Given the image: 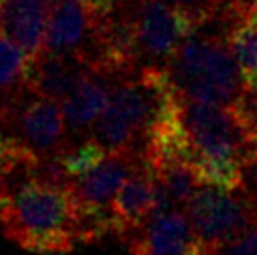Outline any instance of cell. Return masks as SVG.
<instances>
[{
    "mask_svg": "<svg viewBox=\"0 0 257 255\" xmlns=\"http://www.w3.org/2000/svg\"><path fill=\"white\" fill-rule=\"evenodd\" d=\"M79 4H83L85 8H88L90 12L98 15H109L116 12L118 6L122 4V0H75Z\"/></svg>",
    "mask_w": 257,
    "mask_h": 255,
    "instance_id": "44dd1931",
    "label": "cell"
},
{
    "mask_svg": "<svg viewBox=\"0 0 257 255\" xmlns=\"http://www.w3.org/2000/svg\"><path fill=\"white\" fill-rule=\"evenodd\" d=\"M111 88V77L92 70L86 71L75 88L60 101L68 128L83 134L96 126L109 103Z\"/></svg>",
    "mask_w": 257,
    "mask_h": 255,
    "instance_id": "7c38bea8",
    "label": "cell"
},
{
    "mask_svg": "<svg viewBox=\"0 0 257 255\" xmlns=\"http://www.w3.org/2000/svg\"><path fill=\"white\" fill-rule=\"evenodd\" d=\"M225 40L242 71L246 88L257 90V14L233 19L225 29Z\"/></svg>",
    "mask_w": 257,
    "mask_h": 255,
    "instance_id": "9a60e30c",
    "label": "cell"
},
{
    "mask_svg": "<svg viewBox=\"0 0 257 255\" xmlns=\"http://www.w3.org/2000/svg\"><path fill=\"white\" fill-rule=\"evenodd\" d=\"M136 43L139 62L165 66L180 45L201 30V23L184 10L171 6L165 0H122Z\"/></svg>",
    "mask_w": 257,
    "mask_h": 255,
    "instance_id": "5b68a950",
    "label": "cell"
},
{
    "mask_svg": "<svg viewBox=\"0 0 257 255\" xmlns=\"http://www.w3.org/2000/svg\"><path fill=\"white\" fill-rule=\"evenodd\" d=\"M171 6L184 10L193 19L201 23V27H207L218 17H223L225 0H165Z\"/></svg>",
    "mask_w": 257,
    "mask_h": 255,
    "instance_id": "ac0fdd59",
    "label": "cell"
},
{
    "mask_svg": "<svg viewBox=\"0 0 257 255\" xmlns=\"http://www.w3.org/2000/svg\"><path fill=\"white\" fill-rule=\"evenodd\" d=\"M55 0H0V29L32 58L43 53Z\"/></svg>",
    "mask_w": 257,
    "mask_h": 255,
    "instance_id": "8fae6325",
    "label": "cell"
},
{
    "mask_svg": "<svg viewBox=\"0 0 257 255\" xmlns=\"http://www.w3.org/2000/svg\"><path fill=\"white\" fill-rule=\"evenodd\" d=\"M34 58L0 29V101L29 88Z\"/></svg>",
    "mask_w": 257,
    "mask_h": 255,
    "instance_id": "5bb4252c",
    "label": "cell"
},
{
    "mask_svg": "<svg viewBox=\"0 0 257 255\" xmlns=\"http://www.w3.org/2000/svg\"><path fill=\"white\" fill-rule=\"evenodd\" d=\"M180 126L201 184L242 186V162L257 147V130L236 107L180 98Z\"/></svg>",
    "mask_w": 257,
    "mask_h": 255,
    "instance_id": "7a4b0ae2",
    "label": "cell"
},
{
    "mask_svg": "<svg viewBox=\"0 0 257 255\" xmlns=\"http://www.w3.org/2000/svg\"><path fill=\"white\" fill-rule=\"evenodd\" d=\"M195 240L221 248L257 221V205L240 188L201 184L186 206Z\"/></svg>",
    "mask_w": 257,
    "mask_h": 255,
    "instance_id": "8992f818",
    "label": "cell"
},
{
    "mask_svg": "<svg viewBox=\"0 0 257 255\" xmlns=\"http://www.w3.org/2000/svg\"><path fill=\"white\" fill-rule=\"evenodd\" d=\"M184 255H221V251H220V248L203 244V242L195 240L192 236V240L188 242V248H186Z\"/></svg>",
    "mask_w": 257,
    "mask_h": 255,
    "instance_id": "7402d4cb",
    "label": "cell"
},
{
    "mask_svg": "<svg viewBox=\"0 0 257 255\" xmlns=\"http://www.w3.org/2000/svg\"><path fill=\"white\" fill-rule=\"evenodd\" d=\"M0 229L30 253H70L83 244V221L70 182L36 169L0 180Z\"/></svg>",
    "mask_w": 257,
    "mask_h": 255,
    "instance_id": "6da1fadb",
    "label": "cell"
},
{
    "mask_svg": "<svg viewBox=\"0 0 257 255\" xmlns=\"http://www.w3.org/2000/svg\"><path fill=\"white\" fill-rule=\"evenodd\" d=\"M242 190L257 205V147L250 150L242 162Z\"/></svg>",
    "mask_w": 257,
    "mask_h": 255,
    "instance_id": "d6986e66",
    "label": "cell"
},
{
    "mask_svg": "<svg viewBox=\"0 0 257 255\" xmlns=\"http://www.w3.org/2000/svg\"><path fill=\"white\" fill-rule=\"evenodd\" d=\"M192 240V227L186 210L169 208L156 214L130 236L132 255H184Z\"/></svg>",
    "mask_w": 257,
    "mask_h": 255,
    "instance_id": "30bf717a",
    "label": "cell"
},
{
    "mask_svg": "<svg viewBox=\"0 0 257 255\" xmlns=\"http://www.w3.org/2000/svg\"><path fill=\"white\" fill-rule=\"evenodd\" d=\"M182 99L236 107L246 94V81L225 36L197 30L165 64Z\"/></svg>",
    "mask_w": 257,
    "mask_h": 255,
    "instance_id": "277c9868",
    "label": "cell"
},
{
    "mask_svg": "<svg viewBox=\"0 0 257 255\" xmlns=\"http://www.w3.org/2000/svg\"><path fill=\"white\" fill-rule=\"evenodd\" d=\"M253 14H257V0H225L223 17H229L231 21Z\"/></svg>",
    "mask_w": 257,
    "mask_h": 255,
    "instance_id": "ffe728a7",
    "label": "cell"
},
{
    "mask_svg": "<svg viewBox=\"0 0 257 255\" xmlns=\"http://www.w3.org/2000/svg\"><path fill=\"white\" fill-rule=\"evenodd\" d=\"M0 124L23 139L42 160H57L72 145L62 105L30 88L0 101Z\"/></svg>",
    "mask_w": 257,
    "mask_h": 255,
    "instance_id": "52a82bcc",
    "label": "cell"
},
{
    "mask_svg": "<svg viewBox=\"0 0 257 255\" xmlns=\"http://www.w3.org/2000/svg\"><path fill=\"white\" fill-rule=\"evenodd\" d=\"M88 70L90 68L75 55L42 53L32 62L29 88L60 103Z\"/></svg>",
    "mask_w": 257,
    "mask_h": 255,
    "instance_id": "4fadbf2b",
    "label": "cell"
},
{
    "mask_svg": "<svg viewBox=\"0 0 257 255\" xmlns=\"http://www.w3.org/2000/svg\"><path fill=\"white\" fill-rule=\"evenodd\" d=\"M175 208L167 199L156 177L147 165H141L132 177L124 182L109 206L113 234L128 240L137 229L152 220L156 214Z\"/></svg>",
    "mask_w": 257,
    "mask_h": 255,
    "instance_id": "ba28073f",
    "label": "cell"
},
{
    "mask_svg": "<svg viewBox=\"0 0 257 255\" xmlns=\"http://www.w3.org/2000/svg\"><path fill=\"white\" fill-rule=\"evenodd\" d=\"M103 17L105 15L94 14L75 0H55L43 53L75 55L85 62Z\"/></svg>",
    "mask_w": 257,
    "mask_h": 255,
    "instance_id": "9c48e42d",
    "label": "cell"
},
{
    "mask_svg": "<svg viewBox=\"0 0 257 255\" xmlns=\"http://www.w3.org/2000/svg\"><path fill=\"white\" fill-rule=\"evenodd\" d=\"M42 158L17 135L0 128V180L38 167Z\"/></svg>",
    "mask_w": 257,
    "mask_h": 255,
    "instance_id": "2e32d148",
    "label": "cell"
},
{
    "mask_svg": "<svg viewBox=\"0 0 257 255\" xmlns=\"http://www.w3.org/2000/svg\"><path fill=\"white\" fill-rule=\"evenodd\" d=\"M107 154L109 150L96 137H90V139H83L77 145H70L57 160L68 177L79 178L86 175L88 171H92L96 165H100L107 158Z\"/></svg>",
    "mask_w": 257,
    "mask_h": 255,
    "instance_id": "e0dca14e",
    "label": "cell"
},
{
    "mask_svg": "<svg viewBox=\"0 0 257 255\" xmlns=\"http://www.w3.org/2000/svg\"><path fill=\"white\" fill-rule=\"evenodd\" d=\"M177 94L165 66L149 64L118 77L105 111L94 126V137L109 152L143 156L158 116Z\"/></svg>",
    "mask_w": 257,
    "mask_h": 255,
    "instance_id": "3957f363",
    "label": "cell"
}]
</instances>
